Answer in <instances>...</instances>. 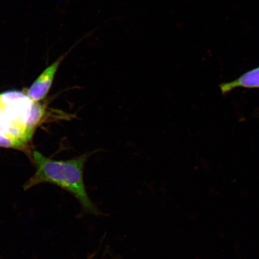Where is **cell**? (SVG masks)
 <instances>
[{"instance_id":"277c9868","label":"cell","mask_w":259,"mask_h":259,"mask_svg":"<svg viewBox=\"0 0 259 259\" xmlns=\"http://www.w3.org/2000/svg\"><path fill=\"white\" fill-rule=\"evenodd\" d=\"M45 106L39 102H32L30 115L26 125L25 139L26 142L30 141L36 128L45 115Z\"/></svg>"},{"instance_id":"5b68a950","label":"cell","mask_w":259,"mask_h":259,"mask_svg":"<svg viewBox=\"0 0 259 259\" xmlns=\"http://www.w3.org/2000/svg\"><path fill=\"white\" fill-rule=\"evenodd\" d=\"M95 256H96L95 252H93V253H92L89 255L88 257H87V259H95Z\"/></svg>"},{"instance_id":"6da1fadb","label":"cell","mask_w":259,"mask_h":259,"mask_svg":"<svg viewBox=\"0 0 259 259\" xmlns=\"http://www.w3.org/2000/svg\"><path fill=\"white\" fill-rule=\"evenodd\" d=\"M99 151L89 152L67 160H52L40 152L34 151L32 157L36 171L24 184V190L42 183L54 184L72 194L85 213L95 215L101 214L90 199L83 180L86 161L91 155Z\"/></svg>"},{"instance_id":"3957f363","label":"cell","mask_w":259,"mask_h":259,"mask_svg":"<svg viewBox=\"0 0 259 259\" xmlns=\"http://www.w3.org/2000/svg\"><path fill=\"white\" fill-rule=\"evenodd\" d=\"M238 88L259 89V66L248 71L231 82L222 83L220 85L223 95Z\"/></svg>"},{"instance_id":"7a4b0ae2","label":"cell","mask_w":259,"mask_h":259,"mask_svg":"<svg viewBox=\"0 0 259 259\" xmlns=\"http://www.w3.org/2000/svg\"><path fill=\"white\" fill-rule=\"evenodd\" d=\"M96 30L95 29V30L88 32L83 37L80 38L69 50L61 55L60 57H58L53 64L48 66L47 69H45L44 72L38 76L37 78L32 83L27 92V96L32 102H39L47 97L52 85H53L55 76H56L57 70L59 69L61 63L77 45L92 35Z\"/></svg>"}]
</instances>
